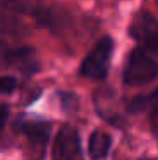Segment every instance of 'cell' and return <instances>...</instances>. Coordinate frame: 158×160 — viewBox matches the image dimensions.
<instances>
[{"instance_id":"obj_1","label":"cell","mask_w":158,"mask_h":160,"mask_svg":"<svg viewBox=\"0 0 158 160\" xmlns=\"http://www.w3.org/2000/svg\"><path fill=\"white\" fill-rule=\"evenodd\" d=\"M122 77L127 85H145L158 77V63L145 49H133L126 62Z\"/></svg>"},{"instance_id":"obj_9","label":"cell","mask_w":158,"mask_h":160,"mask_svg":"<svg viewBox=\"0 0 158 160\" xmlns=\"http://www.w3.org/2000/svg\"><path fill=\"white\" fill-rule=\"evenodd\" d=\"M0 3L12 14H37L41 0H0Z\"/></svg>"},{"instance_id":"obj_14","label":"cell","mask_w":158,"mask_h":160,"mask_svg":"<svg viewBox=\"0 0 158 160\" xmlns=\"http://www.w3.org/2000/svg\"><path fill=\"white\" fill-rule=\"evenodd\" d=\"M156 5H158V0H156Z\"/></svg>"},{"instance_id":"obj_2","label":"cell","mask_w":158,"mask_h":160,"mask_svg":"<svg viewBox=\"0 0 158 160\" xmlns=\"http://www.w3.org/2000/svg\"><path fill=\"white\" fill-rule=\"evenodd\" d=\"M114 43L111 38H104L93 46L89 56L82 63V73L92 80H102L107 75Z\"/></svg>"},{"instance_id":"obj_11","label":"cell","mask_w":158,"mask_h":160,"mask_svg":"<svg viewBox=\"0 0 158 160\" xmlns=\"http://www.w3.org/2000/svg\"><path fill=\"white\" fill-rule=\"evenodd\" d=\"M17 87V80L14 77H0V94H10Z\"/></svg>"},{"instance_id":"obj_5","label":"cell","mask_w":158,"mask_h":160,"mask_svg":"<svg viewBox=\"0 0 158 160\" xmlns=\"http://www.w3.org/2000/svg\"><path fill=\"white\" fill-rule=\"evenodd\" d=\"M53 160H84L80 138L75 128L63 126L53 145Z\"/></svg>"},{"instance_id":"obj_4","label":"cell","mask_w":158,"mask_h":160,"mask_svg":"<svg viewBox=\"0 0 158 160\" xmlns=\"http://www.w3.org/2000/svg\"><path fill=\"white\" fill-rule=\"evenodd\" d=\"M129 34L150 53L158 56V21L150 12H140L131 22Z\"/></svg>"},{"instance_id":"obj_7","label":"cell","mask_w":158,"mask_h":160,"mask_svg":"<svg viewBox=\"0 0 158 160\" xmlns=\"http://www.w3.org/2000/svg\"><path fill=\"white\" fill-rule=\"evenodd\" d=\"M111 148V136L104 131H93L89 140L90 160H105Z\"/></svg>"},{"instance_id":"obj_12","label":"cell","mask_w":158,"mask_h":160,"mask_svg":"<svg viewBox=\"0 0 158 160\" xmlns=\"http://www.w3.org/2000/svg\"><path fill=\"white\" fill-rule=\"evenodd\" d=\"M9 53L10 49L5 46L2 39H0V68H5L7 67V62H9Z\"/></svg>"},{"instance_id":"obj_10","label":"cell","mask_w":158,"mask_h":160,"mask_svg":"<svg viewBox=\"0 0 158 160\" xmlns=\"http://www.w3.org/2000/svg\"><path fill=\"white\" fill-rule=\"evenodd\" d=\"M146 108H150V119H151V126L158 133V89L146 99Z\"/></svg>"},{"instance_id":"obj_3","label":"cell","mask_w":158,"mask_h":160,"mask_svg":"<svg viewBox=\"0 0 158 160\" xmlns=\"http://www.w3.org/2000/svg\"><path fill=\"white\" fill-rule=\"evenodd\" d=\"M16 129L29 142L31 152H36V160L43 157L44 147L48 143L51 133V126L48 121L36 119V118H21L16 123Z\"/></svg>"},{"instance_id":"obj_13","label":"cell","mask_w":158,"mask_h":160,"mask_svg":"<svg viewBox=\"0 0 158 160\" xmlns=\"http://www.w3.org/2000/svg\"><path fill=\"white\" fill-rule=\"evenodd\" d=\"M7 118H9V108H7L5 104H0V131H2V128L5 126Z\"/></svg>"},{"instance_id":"obj_6","label":"cell","mask_w":158,"mask_h":160,"mask_svg":"<svg viewBox=\"0 0 158 160\" xmlns=\"http://www.w3.org/2000/svg\"><path fill=\"white\" fill-rule=\"evenodd\" d=\"M7 67H12L21 70L22 73H34L39 67V62L36 58L34 49L31 48H19V49H10L9 53V62H7Z\"/></svg>"},{"instance_id":"obj_8","label":"cell","mask_w":158,"mask_h":160,"mask_svg":"<svg viewBox=\"0 0 158 160\" xmlns=\"http://www.w3.org/2000/svg\"><path fill=\"white\" fill-rule=\"evenodd\" d=\"M29 32V29L26 28V24L22 21H19L16 16L7 12H0V36L7 38H21L26 36Z\"/></svg>"}]
</instances>
